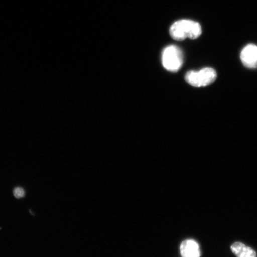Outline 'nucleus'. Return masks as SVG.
Wrapping results in <instances>:
<instances>
[{"mask_svg":"<svg viewBox=\"0 0 257 257\" xmlns=\"http://www.w3.org/2000/svg\"><path fill=\"white\" fill-rule=\"evenodd\" d=\"M202 33L200 24L191 20H181L175 22L170 28V34L173 39L178 41L186 38L197 39Z\"/></svg>","mask_w":257,"mask_h":257,"instance_id":"obj_1","label":"nucleus"},{"mask_svg":"<svg viewBox=\"0 0 257 257\" xmlns=\"http://www.w3.org/2000/svg\"><path fill=\"white\" fill-rule=\"evenodd\" d=\"M216 78V70L210 67H206L199 71H189L185 75L186 82L195 87H202L211 85Z\"/></svg>","mask_w":257,"mask_h":257,"instance_id":"obj_2","label":"nucleus"},{"mask_svg":"<svg viewBox=\"0 0 257 257\" xmlns=\"http://www.w3.org/2000/svg\"><path fill=\"white\" fill-rule=\"evenodd\" d=\"M184 63V56L178 47L170 46L163 50L162 64L163 67L170 72H178Z\"/></svg>","mask_w":257,"mask_h":257,"instance_id":"obj_3","label":"nucleus"},{"mask_svg":"<svg viewBox=\"0 0 257 257\" xmlns=\"http://www.w3.org/2000/svg\"><path fill=\"white\" fill-rule=\"evenodd\" d=\"M241 62L247 68L255 69L257 67V46L249 44L243 48L240 54Z\"/></svg>","mask_w":257,"mask_h":257,"instance_id":"obj_4","label":"nucleus"},{"mask_svg":"<svg viewBox=\"0 0 257 257\" xmlns=\"http://www.w3.org/2000/svg\"><path fill=\"white\" fill-rule=\"evenodd\" d=\"M180 251L182 257H200L198 243L194 239H186L181 243Z\"/></svg>","mask_w":257,"mask_h":257,"instance_id":"obj_5","label":"nucleus"},{"mask_svg":"<svg viewBox=\"0 0 257 257\" xmlns=\"http://www.w3.org/2000/svg\"><path fill=\"white\" fill-rule=\"evenodd\" d=\"M230 249L236 257H256L255 250L242 242L233 243L231 245Z\"/></svg>","mask_w":257,"mask_h":257,"instance_id":"obj_6","label":"nucleus"},{"mask_svg":"<svg viewBox=\"0 0 257 257\" xmlns=\"http://www.w3.org/2000/svg\"><path fill=\"white\" fill-rule=\"evenodd\" d=\"M14 194L16 198H22L24 197L25 191L24 189L21 187H17L14 189Z\"/></svg>","mask_w":257,"mask_h":257,"instance_id":"obj_7","label":"nucleus"}]
</instances>
